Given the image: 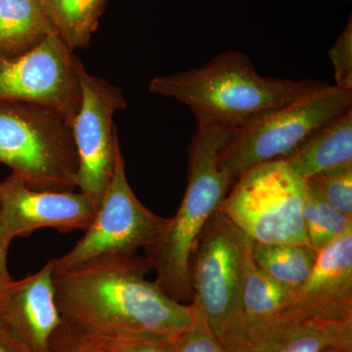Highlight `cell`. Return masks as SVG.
Instances as JSON below:
<instances>
[{"mask_svg":"<svg viewBox=\"0 0 352 352\" xmlns=\"http://www.w3.org/2000/svg\"><path fill=\"white\" fill-rule=\"evenodd\" d=\"M146 258L107 256L53 272L64 321L89 338L173 342L188 327L192 307L170 298L155 282Z\"/></svg>","mask_w":352,"mask_h":352,"instance_id":"1","label":"cell"},{"mask_svg":"<svg viewBox=\"0 0 352 352\" xmlns=\"http://www.w3.org/2000/svg\"><path fill=\"white\" fill-rule=\"evenodd\" d=\"M305 182L336 210L352 217V168Z\"/></svg>","mask_w":352,"mask_h":352,"instance_id":"22","label":"cell"},{"mask_svg":"<svg viewBox=\"0 0 352 352\" xmlns=\"http://www.w3.org/2000/svg\"><path fill=\"white\" fill-rule=\"evenodd\" d=\"M63 322L55 300L53 265L11 281L0 302V326L29 352H50L51 339Z\"/></svg>","mask_w":352,"mask_h":352,"instance_id":"13","label":"cell"},{"mask_svg":"<svg viewBox=\"0 0 352 352\" xmlns=\"http://www.w3.org/2000/svg\"><path fill=\"white\" fill-rule=\"evenodd\" d=\"M50 352H101L94 340L69 325L66 321L55 331Z\"/></svg>","mask_w":352,"mask_h":352,"instance_id":"25","label":"cell"},{"mask_svg":"<svg viewBox=\"0 0 352 352\" xmlns=\"http://www.w3.org/2000/svg\"><path fill=\"white\" fill-rule=\"evenodd\" d=\"M0 164L34 190L75 191L78 160L71 126L27 104H0Z\"/></svg>","mask_w":352,"mask_h":352,"instance_id":"5","label":"cell"},{"mask_svg":"<svg viewBox=\"0 0 352 352\" xmlns=\"http://www.w3.org/2000/svg\"><path fill=\"white\" fill-rule=\"evenodd\" d=\"M332 62L335 85L352 88V21L351 16L337 41L329 50Z\"/></svg>","mask_w":352,"mask_h":352,"instance_id":"23","label":"cell"},{"mask_svg":"<svg viewBox=\"0 0 352 352\" xmlns=\"http://www.w3.org/2000/svg\"><path fill=\"white\" fill-rule=\"evenodd\" d=\"M294 292L264 272L252 258L245 271L243 315L264 318L282 314L291 302Z\"/></svg>","mask_w":352,"mask_h":352,"instance_id":"19","label":"cell"},{"mask_svg":"<svg viewBox=\"0 0 352 352\" xmlns=\"http://www.w3.org/2000/svg\"><path fill=\"white\" fill-rule=\"evenodd\" d=\"M170 219L145 207L132 191L120 147L105 195L91 224L78 244L52 259L53 272L69 270L107 256H134L151 249L166 232Z\"/></svg>","mask_w":352,"mask_h":352,"instance_id":"8","label":"cell"},{"mask_svg":"<svg viewBox=\"0 0 352 352\" xmlns=\"http://www.w3.org/2000/svg\"><path fill=\"white\" fill-rule=\"evenodd\" d=\"M327 82L293 80L259 75L251 59L240 51L220 53L205 66L157 76L149 83L153 94L185 104L196 120L239 127L273 109L326 87Z\"/></svg>","mask_w":352,"mask_h":352,"instance_id":"2","label":"cell"},{"mask_svg":"<svg viewBox=\"0 0 352 352\" xmlns=\"http://www.w3.org/2000/svg\"><path fill=\"white\" fill-rule=\"evenodd\" d=\"M78 75L82 101L71 124L78 160L76 187L98 210L112 178L120 148L113 116L126 110L127 102L120 87L90 75L82 63Z\"/></svg>","mask_w":352,"mask_h":352,"instance_id":"10","label":"cell"},{"mask_svg":"<svg viewBox=\"0 0 352 352\" xmlns=\"http://www.w3.org/2000/svg\"><path fill=\"white\" fill-rule=\"evenodd\" d=\"M254 242L217 210L197 238L190 256V282L220 342L243 315L245 271Z\"/></svg>","mask_w":352,"mask_h":352,"instance_id":"7","label":"cell"},{"mask_svg":"<svg viewBox=\"0 0 352 352\" xmlns=\"http://www.w3.org/2000/svg\"><path fill=\"white\" fill-rule=\"evenodd\" d=\"M307 189L285 160L266 162L236 178L219 210L254 243L310 245L302 214Z\"/></svg>","mask_w":352,"mask_h":352,"instance_id":"6","label":"cell"},{"mask_svg":"<svg viewBox=\"0 0 352 352\" xmlns=\"http://www.w3.org/2000/svg\"><path fill=\"white\" fill-rule=\"evenodd\" d=\"M96 212L82 192L32 189L14 173L0 182V231L9 244L38 229L52 228L60 233L85 231Z\"/></svg>","mask_w":352,"mask_h":352,"instance_id":"11","label":"cell"},{"mask_svg":"<svg viewBox=\"0 0 352 352\" xmlns=\"http://www.w3.org/2000/svg\"><path fill=\"white\" fill-rule=\"evenodd\" d=\"M80 63L56 32H50L25 54L0 58V104L36 106L71 126L82 101Z\"/></svg>","mask_w":352,"mask_h":352,"instance_id":"9","label":"cell"},{"mask_svg":"<svg viewBox=\"0 0 352 352\" xmlns=\"http://www.w3.org/2000/svg\"><path fill=\"white\" fill-rule=\"evenodd\" d=\"M237 127L199 120L188 148V184L180 207L163 237L146 251L156 271L155 283L178 302H192V250L201 229L219 210L234 180L220 166V156Z\"/></svg>","mask_w":352,"mask_h":352,"instance_id":"3","label":"cell"},{"mask_svg":"<svg viewBox=\"0 0 352 352\" xmlns=\"http://www.w3.org/2000/svg\"><path fill=\"white\" fill-rule=\"evenodd\" d=\"M317 256L318 252L307 245L254 243L252 248L254 263L273 279L294 289L307 281Z\"/></svg>","mask_w":352,"mask_h":352,"instance_id":"18","label":"cell"},{"mask_svg":"<svg viewBox=\"0 0 352 352\" xmlns=\"http://www.w3.org/2000/svg\"><path fill=\"white\" fill-rule=\"evenodd\" d=\"M54 32L38 0H0V58H14Z\"/></svg>","mask_w":352,"mask_h":352,"instance_id":"16","label":"cell"},{"mask_svg":"<svg viewBox=\"0 0 352 352\" xmlns=\"http://www.w3.org/2000/svg\"><path fill=\"white\" fill-rule=\"evenodd\" d=\"M285 311L303 318L352 321V232L318 252L314 270Z\"/></svg>","mask_w":352,"mask_h":352,"instance_id":"14","label":"cell"},{"mask_svg":"<svg viewBox=\"0 0 352 352\" xmlns=\"http://www.w3.org/2000/svg\"><path fill=\"white\" fill-rule=\"evenodd\" d=\"M191 307L192 320L186 330L173 340V352H226L196 298Z\"/></svg>","mask_w":352,"mask_h":352,"instance_id":"21","label":"cell"},{"mask_svg":"<svg viewBox=\"0 0 352 352\" xmlns=\"http://www.w3.org/2000/svg\"><path fill=\"white\" fill-rule=\"evenodd\" d=\"M9 247L10 244L4 240L0 231V302L6 293L7 287L12 281V278L10 277L7 268V254H8Z\"/></svg>","mask_w":352,"mask_h":352,"instance_id":"26","label":"cell"},{"mask_svg":"<svg viewBox=\"0 0 352 352\" xmlns=\"http://www.w3.org/2000/svg\"><path fill=\"white\" fill-rule=\"evenodd\" d=\"M53 30L69 50L87 47L108 0H38Z\"/></svg>","mask_w":352,"mask_h":352,"instance_id":"17","label":"cell"},{"mask_svg":"<svg viewBox=\"0 0 352 352\" xmlns=\"http://www.w3.org/2000/svg\"><path fill=\"white\" fill-rule=\"evenodd\" d=\"M351 108L352 88L328 83L237 127L221 153L220 166L236 180L256 164L287 159Z\"/></svg>","mask_w":352,"mask_h":352,"instance_id":"4","label":"cell"},{"mask_svg":"<svg viewBox=\"0 0 352 352\" xmlns=\"http://www.w3.org/2000/svg\"><path fill=\"white\" fill-rule=\"evenodd\" d=\"M317 352H352V344H330V346L323 347V349Z\"/></svg>","mask_w":352,"mask_h":352,"instance_id":"28","label":"cell"},{"mask_svg":"<svg viewBox=\"0 0 352 352\" xmlns=\"http://www.w3.org/2000/svg\"><path fill=\"white\" fill-rule=\"evenodd\" d=\"M285 161L305 180L352 168V108L329 122Z\"/></svg>","mask_w":352,"mask_h":352,"instance_id":"15","label":"cell"},{"mask_svg":"<svg viewBox=\"0 0 352 352\" xmlns=\"http://www.w3.org/2000/svg\"><path fill=\"white\" fill-rule=\"evenodd\" d=\"M90 339L94 340L101 352H173V342H168V340L141 339V338H129V339L90 338Z\"/></svg>","mask_w":352,"mask_h":352,"instance_id":"24","label":"cell"},{"mask_svg":"<svg viewBox=\"0 0 352 352\" xmlns=\"http://www.w3.org/2000/svg\"><path fill=\"white\" fill-rule=\"evenodd\" d=\"M339 344H352V321L303 318L289 311L264 318L242 315L222 342L226 352H317Z\"/></svg>","mask_w":352,"mask_h":352,"instance_id":"12","label":"cell"},{"mask_svg":"<svg viewBox=\"0 0 352 352\" xmlns=\"http://www.w3.org/2000/svg\"><path fill=\"white\" fill-rule=\"evenodd\" d=\"M302 214L308 242L317 252L352 232V217L336 210L308 184Z\"/></svg>","mask_w":352,"mask_h":352,"instance_id":"20","label":"cell"},{"mask_svg":"<svg viewBox=\"0 0 352 352\" xmlns=\"http://www.w3.org/2000/svg\"><path fill=\"white\" fill-rule=\"evenodd\" d=\"M0 352H29L0 326Z\"/></svg>","mask_w":352,"mask_h":352,"instance_id":"27","label":"cell"}]
</instances>
